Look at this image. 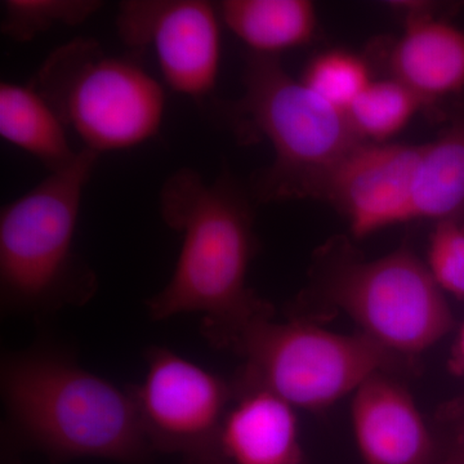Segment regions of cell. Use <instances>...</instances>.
<instances>
[{
  "mask_svg": "<svg viewBox=\"0 0 464 464\" xmlns=\"http://www.w3.org/2000/svg\"><path fill=\"white\" fill-rule=\"evenodd\" d=\"M299 79L317 96L347 114L374 78L364 58L348 51L332 50L314 57Z\"/></svg>",
  "mask_w": 464,
  "mask_h": 464,
  "instance_id": "obj_19",
  "label": "cell"
},
{
  "mask_svg": "<svg viewBox=\"0 0 464 464\" xmlns=\"http://www.w3.org/2000/svg\"><path fill=\"white\" fill-rule=\"evenodd\" d=\"M420 148L360 143L324 177L313 199L337 208L356 239L411 222V194Z\"/></svg>",
  "mask_w": 464,
  "mask_h": 464,
  "instance_id": "obj_10",
  "label": "cell"
},
{
  "mask_svg": "<svg viewBox=\"0 0 464 464\" xmlns=\"http://www.w3.org/2000/svg\"><path fill=\"white\" fill-rule=\"evenodd\" d=\"M439 464H464V459H460V458H454V459L445 460V462Z\"/></svg>",
  "mask_w": 464,
  "mask_h": 464,
  "instance_id": "obj_22",
  "label": "cell"
},
{
  "mask_svg": "<svg viewBox=\"0 0 464 464\" xmlns=\"http://www.w3.org/2000/svg\"><path fill=\"white\" fill-rule=\"evenodd\" d=\"M0 136L54 173L75 163L67 127L48 101L30 85L0 84Z\"/></svg>",
  "mask_w": 464,
  "mask_h": 464,
  "instance_id": "obj_15",
  "label": "cell"
},
{
  "mask_svg": "<svg viewBox=\"0 0 464 464\" xmlns=\"http://www.w3.org/2000/svg\"><path fill=\"white\" fill-rule=\"evenodd\" d=\"M331 295L360 333L390 353H423L453 328L445 293L426 261L408 248L342 266Z\"/></svg>",
  "mask_w": 464,
  "mask_h": 464,
  "instance_id": "obj_7",
  "label": "cell"
},
{
  "mask_svg": "<svg viewBox=\"0 0 464 464\" xmlns=\"http://www.w3.org/2000/svg\"><path fill=\"white\" fill-rule=\"evenodd\" d=\"M297 409L264 389H244L226 414L221 450L226 464H302Z\"/></svg>",
  "mask_w": 464,
  "mask_h": 464,
  "instance_id": "obj_13",
  "label": "cell"
},
{
  "mask_svg": "<svg viewBox=\"0 0 464 464\" xmlns=\"http://www.w3.org/2000/svg\"><path fill=\"white\" fill-rule=\"evenodd\" d=\"M424 108L413 91L389 76L373 79L347 110V116L362 141L389 143Z\"/></svg>",
  "mask_w": 464,
  "mask_h": 464,
  "instance_id": "obj_17",
  "label": "cell"
},
{
  "mask_svg": "<svg viewBox=\"0 0 464 464\" xmlns=\"http://www.w3.org/2000/svg\"><path fill=\"white\" fill-rule=\"evenodd\" d=\"M0 384L8 422L52 462L149 463L152 450L132 390L45 348L5 356Z\"/></svg>",
  "mask_w": 464,
  "mask_h": 464,
  "instance_id": "obj_2",
  "label": "cell"
},
{
  "mask_svg": "<svg viewBox=\"0 0 464 464\" xmlns=\"http://www.w3.org/2000/svg\"><path fill=\"white\" fill-rule=\"evenodd\" d=\"M218 8L206 0H127L116 29L125 47L157 54L164 82L176 93L210 99L222 58Z\"/></svg>",
  "mask_w": 464,
  "mask_h": 464,
  "instance_id": "obj_9",
  "label": "cell"
},
{
  "mask_svg": "<svg viewBox=\"0 0 464 464\" xmlns=\"http://www.w3.org/2000/svg\"><path fill=\"white\" fill-rule=\"evenodd\" d=\"M243 84L239 100L210 106L241 140H266L273 148V163L253 179V199H313L329 170L364 141L346 112L290 75L279 57L248 52Z\"/></svg>",
  "mask_w": 464,
  "mask_h": 464,
  "instance_id": "obj_3",
  "label": "cell"
},
{
  "mask_svg": "<svg viewBox=\"0 0 464 464\" xmlns=\"http://www.w3.org/2000/svg\"><path fill=\"white\" fill-rule=\"evenodd\" d=\"M457 353L464 368V324L462 328H460L459 334H458Z\"/></svg>",
  "mask_w": 464,
  "mask_h": 464,
  "instance_id": "obj_21",
  "label": "cell"
},
{
  "mask_svg": "<svg viewBox=\"0 0 464 464\" xmlns=\"http://www.w3.org/2000/svg\"><path fill=\"white\" fill-rule=\"evenodd\" d=\"M222 23L249 53L279 57L306 47L319 32V14L310 0H224L217 5Z\"/></svg>",
  "mask_w": 464,
  "mask_h": 464,
  "instance_id": "obj_14",
  "label": "cell"
},
{
  "mask_svg": "<svg viewBox=\"0 0 464 464\" xmlns=\"http://www.w3.org/2000/svg\"><path fill=\"white\" fill-rule=\"evenodd\" d=\"M351 427L365 464H433V439L404 386L378 373L351 396Z\"/></svg>",
  "mask_w": 464,
  "mask_h": 464,
  "instance_id": "obj_11",
  "label": "cell"
},
{
  "mask_svg": "<svg viewBox=\"0 0 464 464\" xmlns=\"http://www.w3.org/2000/svg\"><path fill=\"white\" fill-rule=\"evenodd\" d=\"M34 88L83 143V149L124 151L160 130L166 92L130 57L106 53L96 39L76 38L52 52Z\"/></svg>",
  "mask_w": 464,
  "mask_h": 464,
  "instance_id": "obj_5",
  "label": "cell"
},
{
  "mask_svg": "<svg viewBox=\"0 0 464 464\" xmlns=\"http://www.w3.org/2000/svg\"><path fill=\"white\" fill-rule=\"evenodd\" d=\"M146 360L145 377L130 390L152 453L172 454L182 464H226L221 431L231 387L169 348H150Z\"/></svg>",
  "mask_w": 464,
  "mask_h": 464,
  "instance_id": "obj_8",
  "label": "cell"
},
{
  "mask_svg": "<svg viewBox=\"0 0 464 464\" xmlns=\"http://www.w3.org/2000/svg\"><path fill=\"white\" fill-rule=\"evenodd\" d=\"M234 344L246 357L244 389L270 391L297 411H323L353 396L392 355L360 332L268 316L250 323Z\"/></svg>",
  "mask_w": 464,
  "mask_h": 464,
  "instance_id": "obj_6",
  "label": "cell"
},
{
  "mask_svg": "<svg viewBox=\"0 0 464 464\" xmlns=\"http://www.w3.org/2000/svg\"><path fill=\"white\" fill-rule=\"evenodd\" d=\"M464 207V118L424 143L415 170L411 218L445 221Z\"/></svg>",
  "mask_w": 464,
  "mask_h": 464,
  "instance_id": "obj_16",
  "label": "cell"
},
{
  "mask_svg": "<svg viewBox=\"0 0 464 464\" xmlns=\"http://www.w3.org/2000/svg\"><path fill=\"white\" fill-rule=\"evenodd\" d=\"M387 66L391 78L413 91L429 108L464 90V32L415 5L406 14Z\"/></svg>",
  "mask_w": 464,
  "mask_h": 464,
  "instance_id": "obj_12",
  "label": "cell"
},
{
  "mask_svg": "<svg viewBox=\"0 0 464 464\" xmlns=\"http://www.w3.org/2000/svg\"><path fill=\"white\" fill-rule=\"evenodd\" d=\"M426 265L442 292L464 299V225L454 218L436 224Z\"/></svg>",
  "mask_w": 464,
  "mask_h": 464,
  "instance_id": "obj_20",
  "label": "cell"
},
{
  "mask_svg": "<svg viewBox=\"0 0 464 464\" xmlns=\"http://www.w3.org/2000/svg\"><path fill=\"white\" fill-rule=\"evenodd\" d=\"M252 199L227 170L213 182L192 168L168 177L159 209L182 246L169 282L146 304L151 319L201 314L208 340L234 344L250 323L268 315L248 286L257 246Z\"/></svg>",
  "mask_w": 464,
  "mask_h": 464,
  "instance_id": "obj_1",
  "label": "cell"
},
{
  "mask_svg": "<svg viewBox=\"0 0 464 464\" xmlns=\"http://www.w3.org/2000/svg\"><path fill=\"white\" fill-rule=\"evenodd\" d=\"M100 155L82 149L72 166L48 174L0 210V295L17 313H53L94 295L96 275L75 250L84 188Z\"/></svg>",
  "mask_w": 464,
  "mask_h": 464,
  "instance_id": "obj_4",
  "label": "cell"
},
{
  "mask_svg": "<svg viewBox=\"0 0 464 464\" xmlns=\"http://www.w3.org/2000/svg\"><path fill=\"white\" fill-rule=\"evenodd\" d=\"M102 5L99 0H3L0 29L12 41L32 42L54 26L82 25Z\"/></svg>",
  "mask_w": 464,
  "mask_h": 464,
  "instance_id": "obj_18",
  "label": "cell"
}]
</instances>
